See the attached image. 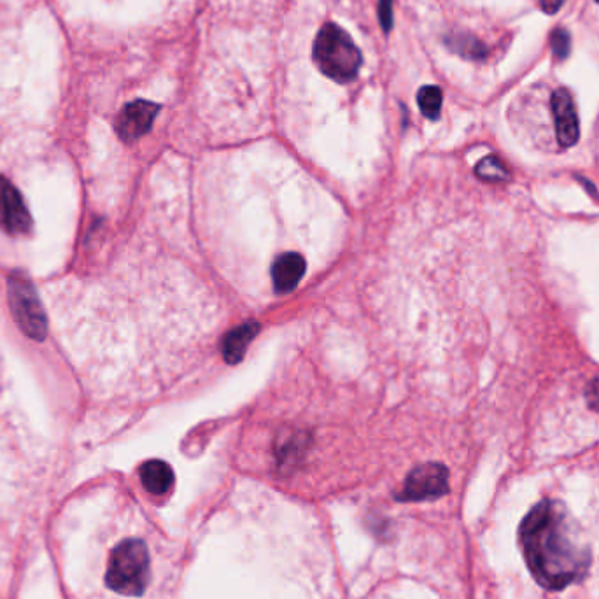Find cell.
<instances>
[{"label":"cell","mask_w":599,"mask_h":599,"mask_svg":"<svg viewBox=\"0 0 599 599\" xmlns=\"http://www.w3.org/2000/svg\"><path fill=\"white\" fill-rule=\"evenodd\" d=\"M585 396H587L589 407H591L592 410L599 412V379H594V381L587 386V389H585Z\"/></svg>","instance_id":"17"},{"label":"cell","mask_w":599,"mask_h":599,"mask_svg":"<svg viewBox=\"0 0 599 599\" xmlns=\"http://www.w3.org/2000/svg\"><path fill=\"white\" fill-rule=\"evenodd\" d=\"M447 46L452 51H456L461 57L472 58V60H479V58L486 57L484 44L480 43L479 39L466 36V34H456V36L449 37L447 39Z\"/></svg>","instance_id":"12"},{"label":"cell","mask_w":599,"mask_h":599,"mask_svg":"<svg viewBox=\"0 0 599 599\" xmlns=\"http://www.w3.org/2000/svg\"><path fill=\"white\" fill-rule=\"evenodd\" d=\"M449 493V470L438 463L417 466L403 484L400 501L437 500Z\"/></svg>","instance_id":"4"},{"label":"cell","mask_w":599,"mask_h":599,"mask_svg":"<svg viewBox=\"0 0 599 599\" xmlns=\"http://www.w3.org/2000/svg\"><path fill=\"white\" fill-rule=\"evenodd\" d=\"M30 216L23 198L6 177H0V226L20 235L30 230Z\"/></svg>","instance_id":"7"},{"label":"cell","mask_w":599,"mask_h":599,"mask_svg":"<svg viewBox=\"0 0 599 599\" xmlns=\"http://www.w3.org/2000/svg\"><path fill=\"white\" fill-rule=\"evenodd\" d=\"M519 540L533 577L549 591H561L589 570V549L559 503L540 501L531 508L519 528Z\"/></svg>","instance_id":"1"},{"label":"cell","mask_w":599,"mask_h":599,"mask_svg":"<svg viewBox=\"0 0 599 599\" xmlns=\"http://www.w3.org/2000/svg\"><path fill=\"white\" fill-rule=\"evenodd\" d=\"M314 60L328 78L349 83L356 78L361 65V53L344 30L328 23L319 30L314 43Z\"/></svg>","instance_id":"3"},{"label":"cell","mask_w":599,"mask_h":599,"mask_svg":"<svg viewBox=\"0 0 599 599\" xmlns=\"http://www.w3.org/2000/svg\"><path fill=\"white\" fill-rule=\"evenodd\" d=\"M9 298H11V309L15 312L16 321L20 323L25 333H29L32 339H43L46 333V319L29 282L25 279H13L9 288Z\"/></svg>","instance_id":"5"},{"label":"cell","mask_w":599,"mask_h":599,"mask_svg":"<svg viewBox=\"0 0 599 599\" xmlns=\"http://www.w3.org/2000/svg\"><path fill=\"white\" fill-rule=\"evenodd\" d=\"M598 2H599V0H598Z\"/></svg>","instance_id":"19"},{"label":"cell","mask_w":599,"mask_h":599,"mask_svg":"<svg viewBox=\"0 0 599 599\" xmlns=\"http://www.w3.org/2000/svg\"><path fill=\"white\" fill-rule=\"evenodd\" d=\"M442 90L438 86H424L417 95V104L421 107L424 116L430 120H437L442 111Z\"/></svg>","instance_id":"13"},{"label":"cell","mask_w":599,"mask_h":599,"mask_svg":"<svg viewBox=\"0 0 599 599\" xmlns=\"http://www.w3.org/2000/svg\"><path fill=\"white\" fill-rule=\"evenodd\" d=\"M160 106L148 100H135L128 104L116 121V132L125 142H134L149 132Z\"/></svg>","instance_id":"6"},{"label":"cell","mask_w":599,"mask_h":599,"mask_svg":"<svg viewBox=\"0 0 599 599\" xmlns=\"http://www.w3.org/2000/svg\"><path fill=\"white\" fill-rule=\"evenodd\" d=\"M550 44H552V51H554V55H556L559 60H564V58L570 55L571 37L566 30H554V34H552V37H550Z\"/></svg>","instance_id":"15"},{"label":"cell","mask_w":599,"mask_h":599,"mask_svg":"<svg viewBox=\"0 0 599 599\" xmlns=\"http://www.w3.org/2000/svg\"><path fill=\"white\" fill-rule=\"evenodd\" d=\"M258 332H260V325L249 321L246 325L237 326L232 332L226 333L225 340H223V356H225L226 363L237 365L239 361H242L247 347L253 342Z\"/></svg>","instance_id":"10"},{"label":"cell","mask_w":599,"mask_h":599,"mask_svg":"<svg viewBox=\"0 0 599 599\" xmlns=\"http://www.w3.org/2000/svg\"><path fill=\"white\" fill-rule=\"evenodd\" d=\"M552 116L556 125V137L559 146L571 148L578 142L580 127H578V116L573 97L566 88H559L552 95Z\"/></svg>","instance_id":"8"},{"label":"cell","mask_w":599,"mask_h":599,"mask_svg":"<svg viewBox=\"0 0 599 599\" xmlns=\"http://www.w3.org/2000/svg\"><path fill=\"white\" fill-rule=\"evenodd\" d=\"M379 20H381L382 29L389 32L393 27V0L379 2Z\"/></svg>","instance_id":"16"},{"label":"cell","mask_w":599,"mask_h":599,"mask_svg":"<svg viewBox=\"0 0 599 599\" xmlns=\"http://www.w3.org/2000/svg\"><path fill=\"white\" fill-rule=\"evenodd\" d=\"M141 482L148 493L162 496L169 493L170 487L174 484V472L165 461L151 459L142 465Z\"/></svg>","instance_id":"11"},{"label":"cell","mask_w":599,"mask_h":599,"mask_svg":"<svg viewBox=\"0 0 599 599\" xmlns=\"http://www.w3.org/2000/svg\"><path fill=\"white\" fill-rule=\"evenodd\" d=\"M305 274V260L298 253H286L275 260L272 279L279 293H289L298 286Z\"/></svg>","instance_id":"9"},{"label":"cell","mask_w":599,"mask_h":599,"mask_svg":"<svg viewBox=\"0 0 599 599\" xmlns=\"http://www.w3.org/2000/svg\"><path fill=\"white\" fill-rule=\"evenodd\" d=\"M475 174L489 181V183H501V181H507L508 169L505 167V163L501 162L500 158L496 156H486L479 165L475 167Z\"/></svg>","instance_id":"14"},{"label":"cell","mask_w":599,"mask_h":599,"mask_svg":"<svg viewBox=\"0 0 599 599\" xmlns=\"http://www.w3.org/2000/svg\"><path fill=\"white\" fill-rule=\"evenodd\" d=\"M564 0H540V8L547 13V15H554L557 9L563 6Z\"/></svg>","instance_id":"18"},{"label":"cell","mask_w":599,"mask_h":599,"mask_svg":"<svg viewBox=\"0 0 599 599\" xmlns=\"http://www.w3.org/2000/svg\"><path fill=\"white\" fill-rule=\"evenodd\" d=\"M104 582L109 591L139 598L151 582V556L141 538H123L114 545L106 563Z\"/></svg>","instance_id":"2"}]
</instances>
